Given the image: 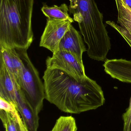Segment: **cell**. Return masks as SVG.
Listing matches in <instances>:
<instances>
[{
    "label": "cell",
    "mask_w": 131,
    "mask_h": 131,
    "mask_svg": "<svg viewBox=\"0 0 131 131\" xmlns=\"http://www.w3.org/2000/svg\"><path fill=\"white\" fill-rule=\"evenodd\" d=\"M43 79L45 99L63 112L79 114L105 102L101 87L87 76L77 79L63 70L47 68Z\"/></svg>",
    "instance_id": "6da1fadb"
},
{
    "label": "cell",
    "mask_w": 131,
    "mask_h": 131,
    "mask_svg": "<svg viewBox=\"0 0 131 131\" xmlns=\"http://www.w3.org/2000/svg\"><path fill=\"white\" fill-rule=\"evenodd\" d=\"M69 12L78 23L88 46L87 54L92 60L105 61L111 49L110 38L104 17L95 0H69Z\"/></svg>",
    "instance_id": "7a4b0ae2"
},
{
    "label": "cell",
    "mask_w": 131,
    "mask_h": 131,
    "mask_svg": "<svg viewBox=\"0 0 131 131\" xmlns=\"http://www.w3.org/2000/svg\"><path fill=\"white\" fill-rule=\"evenodd\" d=\"M34 0H0V47L27 50L33 41Z\"/></svg>",
    "instance_id": "3957f363"
},
{
    "label": "cell",
    "mask_w": 131,
    "mask_h": 131,
    "mask_svg": "<svg viewBox=\"0 0 131 131\" xmlns=\"http://www.w3.org/2000/svg\"><path fill=\"white\" fill-rule=\"evenodd\" d=\"M17 49L22 63L18 81L19 88L25 101L38 114L45 99L44 86L28 57L27 50Z\"/></svg>",
    "instance_id": "277c9868"
},
{
    "label": "cell",
    "mask_w": 131,
    "mask_h": 131,
    "mask_svg": "<svg viewBox=\"0 0 131 131\" xmlns=\"http://www.w3.org/2000/svg\"><path fill=\"white\" fill-rule=\"evenodd\" d=\"M47 68L57 69L66 72L77 79L87 76L84 66L74 55L65 51L58 50L46 60Z\"/></svg>",
    "instance_id": "5b68a950"
},
{
    "label": "cell",
    "mask_w": 131,
    "mask_h": 131,
    "mask_svg": "<svg viewBox=\"0 0 131 131\" xmlns=\"http://www.w3.org/2000/svg\"><path fill=\"white\" fill-rule=\"evenodd\" d=\"M72 23L69 20L47 19L46 26L41 37L40 47L47 48L52 53L57 51L60 41Z\"/></svg>",
    "instance_id": "8992f818"
},
{
    "label": "cell",
    "mask_w": 131,
    "mask_h": 131,
    "mask_svg": "<svg viewBox=\"0 0 131 131\" xmlns=\"http://www.w3.org/2000/svg\"><path fill=\"white\" fill-rule=\"evenodd\" d=\"M0 97L13 104L15 107L24 98L15 78L1 60Z\"/></svg>",
    "instance_id": "52a82bcc"
},
{
    "label": "cell",
    "mask_w": 131,
    "mask_h": 131,
    "mask_svg": "<svg viewBox=\"0 0 131 131\" xmlns=\"http://www.w3.org/2000/svg\"><path fill=\"white\" fill-rule=\"evenodd\" d=\"M118 13L117 24L112 21L106 23L117 31L131 48V9L123 0H115Z\"/></svg>",
    "instance_id": "ba28073f"
},
{
    "label": "cell",
    "mask_w": 131,
    "mask_h": 131,
    "mask_svg": "<svg viewBox=\"0 0 131 131\" xmlns=\"http://www.w3.org/2000/svg\"><path fill=\"white\" fill-rule=\"evenodd\" d=\"M58 50L71 53L81 62L83 63V54L87 50L81 35L72 24L70 25L69 29L60 41Z\"/></svg>",
    "instance_id": "9c48e42d"
},
{
    "label": "cell",
    "mask_w": 131,
    "mask_h": 131,
    "mask_svg": "<svg viewBox=\"0 0 131 131\" xmlns=\"http://www.w3.org/2000/svg\"><path fill=\"white\" fill-rule=\"evenodd\" d=\"M0 60L4 63L18 84L22 63L17 48L0 47Z\"/></svg>",
    "instance_id": "30bf717a"
},
{
    "label": "cell",
    "mask_w": 131,
    "mask_h": 131,
    "mask_svg": "<svg viewBox=\"0 0 131 131\" xmlns=\"http://www.w3.org/2000/svg\"><path fill=\"white\" fill-rule=\"evenodd\" d=\"M28 131H37L39 126L38 114L23 99L16 107Z\"/></svg>",
    "instance_id": "8fae6325"
},
{
    "label": "cell",
    "mask_w": 131,
    "mask_h": 131,
    "mask_svg": "<svg viewBox=\"0 0 131 131\" xmlns=\"http://www.w3.org/2000/svg\"><path fill=\"white\" fill-rule=\"evenodd\" d=\"M17 111L10 112L0 110V118L5 131H24V123Z\"/></svg>",
    "instance_id": "7c38bea8"
},
{
    "label": "cell",
    "mask_w": 131,
    "mask_h": 131,
    "mask_svg": "<svg viewBox=\"0 0 131 131\" xmlns=\"http://www.w3.org/2000/svg\"><path fill=\"white\" fill-rule=\"evenodd\" d=\"M41 11L47 19L51 20H69L74 22V20L68 14L69 8L66 4H63L60 6L54 5L49 6L44 4Z\"/></svg>",
    "instance_id": "4fadbf2b"
},
{
    "label": "cell",
    "mask_w": 131,
    "mask_h": 131,
    "mask_svg": "<svg viewBox=\"0 0 131 131\" xmlns=\"http://www.w3.org/2000/svg\"><path fill=\"white\" fill-rule=\"evenodd\" d=\"M77 127L74 118L72 116H61L56 121L51 131H77Z\"/></svg>",
    "instance_id": "5bb4252c"
},
{
    "label": "cell",
    "mask_w": 131,
    "mask_h": 131,
    "mask_svg": "<svg viewBox=\"0 0 131 131\" xmlns=\"http://www.w3.org/2000/svg\"><path fill=\"white\" fill-rule=\"evenodd\" d=\"M124 131H131V108H128L123 114Z\"/></svg>",
    "instance_id": "9a60e30c"
},
{
    "label": "cell",
    "mask_w": 131,
    "mask_h": 131,
    "mask_svg": "<svg viewBox=\"0 0 131 131\" xmlns=\"http://www.w3.org/2000/svg\"><path fill=\"white\" fill-rule=\"evenodd\" d=\"M0 110L10 112H15L17 111L14 105L1 97H0Z\"/></svg>",
    "instance_id": "2e32d148"
},
{
    "label": "cell",
    "mask_w": 131,
    "mask_h": 131,
    "mask_svg": "<svg viewBox=\"0 0 131 131\" xmlns=\"http://www.w3.org/2000/svg\"><path fill=\"white\" fill-rule=\"evenodd\" d=\"M123 1L131 9V0H123Z\"/></svg>",
    "instance_id": "e0dca14e"
},
{
    "label": "cell",
    "mask_w": 131,
    "mask_h": 131,
    "mask_svg": "<svg viewBox=\"0 0 131 131\" xmlns=\"http://www.w3.org/2000/svg\"><path fill=\"white\" fill-rule=\"evenodd\" d=\"M24 131H28V130L27 129V127H26V126H25V125L24 124Z\"/></svg>",
    "instance_id": "ac0fdd59"
},
{
    "label": "cell",
    "mask_w": 131,
    "mask_h": 131,
    "mask_svg": "<svg viewBox=\"0 0 131 131\" xmlns=\"http://www.w3.org/2000/svg\"><path fill=\"white\" fill-rule=\"evenodd\" d=\"M128 108H131V97L130 98V105H129V107H128Z\"/></svg>",
    "instance_id": "d6986e66"
}]
</instances>
